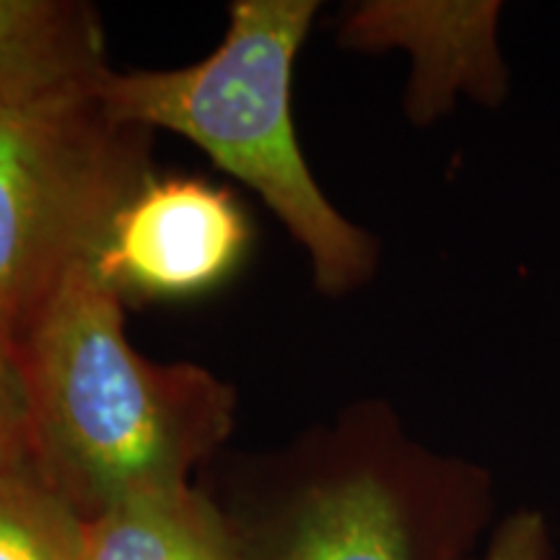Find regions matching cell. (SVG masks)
<instances>
[{
	"instance_id": "30bf717a",
	"label": "cell",
	"mask_w": 560,
	"mask_h": 560,
	"mask_svg": "<svg viewBox=\"0 0 560 560\" xmlns=\"http://www.w3.org/2000/svg\"><path fill=\"white\" fill-rule=\"evenodd\" d=\"M470 560H560L548 516L540 509H516L495 522Z\"/></svg>"
},
{
	"instance_id": "9c48e42d",
	"label": "cell",
	"mask_w": 560,
	"mask_h": 560,
	"mask_svg": "<svg viewBox=\"0 0 560 560\" xmlns=\"http://www.w3.org/2000/svg\"><path fill=\"white\" fill-rule=\"evenodd\" d=\"M0 560H83V516L32 462L0 467Z\"/></svg>"
},
{
	"instance_id": "3957f363",
	"label": "cell",
	"mask_w": 560,
	"mask_h": 560,
	"mask_svg": "<svg viewBox=\"0 0 560 560\" xmlns=\"http://www.w3.org/2000/svg\"><path fill=\"white\" fill-rule=\"evenodd\" d=\"M149 156L151 130L112 115L96 83L0 115V342L13 359L153 177Z\"/></svg>"
},
{
	"instance_id": "5b68a950",
	"label": "cell",
	"mask_w": 560,
	"mask_h": 560,
	"mask_svg": "<svg viewBox=\"0 0 560 560\" xmlns=\"http://www.w3.org/2000/svg\"><path fill=\"white\" fill-rule=\"evenodd\" d=\"M247 247V215L229 190L151 177L112 221L91 265L122 301H179L221 285Z\"/></svg>"
},
{
	"instance_id": "6da1fadb",
	"label": "cell",
	"mask_w": 560,
	"mask_h": 560,
	"mask_svg": "<svg viewBox=\"0 0 560 560\" xmlns=\"http://www.w3.org/2000/svg\"><path fill=\"white\" fill-rule=\"evenodd\" d=\"M122 304L83 265L16 353L34 470L83 520L187 486L234 429V389L198 363L140 355L125 335Z\"/></svg>"
},
{
	"instance_id": "ba28073f",
	"label": "cell",
	"mask_w": 560,
	"mask_h": 560,
	"mask_svg": "<svg viewBox=\"0 0 560 560\" xmlns=\"http://www.w3.org/2000/svg\"><path fill=\"white\" fill-rule=\"evenodd\" d=\"M83 560H249L242 537L187 486L125 499L83 520Z\"/></svg>"
},
{
	"instance_id": "8992f818",
	"label": "cell",
	"mask_w": 560,
	"mask_h": 560,
	"mask_svg": "<svg viewBox=\"0 0 560 560\" xmlns=\"http://www.w3.org/2000/svg\"><path fill=\"white\" fill-rule=\"evenodd\" d=\"M501 3H416L374 0L348 9L340 42L350 50L402 47L412 58L405 109L412 122H433L459 91L486 104L506 94V66L495 45Z\"/></svg>"
},
{
	"instance_id": "52a82bcc",
	"label": "cell",
	"mask_w": 560,
	"mask_h": 560,
	"mask_svg": "<svg viewBox=\"0 0 560 560\" xmlns=\"http://www.w3.org/2000/svg\"><path fill=\"white\" fill-rule=\"evenodd\" d=\"M104 70V32L94 5L0 0V115L94 86Z\"/></svg>"
},
{
	"instance_id": "277c9868",
	"label": "cell",
	"mask_w": 560,
	"mask_h": 560,
	"mask_svg": "<svg viewBox=\"0 0 560 560\" xmlns=\"http://www.w3.org/2000/svg\"><path fill=\"white\" fill-rule=\"evenodd\" d=\"M249 560H470L499 522L486 467L405 436L387 402H355Z\"/></svg>"
},
{
	"instance_id": "8fae6325",
	"label": "cell",
	"mask_w": 560,
	"mask_h": 560,
	"mask_svg": "<svg viewBox=\"0 0 560 560\" xmlns=\"http://www.w3.org/2000/svg\"><path fill=\"white\" fill-rule=\"evenodd\" d=\"M32 462L30 418L19 363L0 342V467Z\"/></svg>"
},
{
	"instance_id": "7a4b0ae2",
	"label": "cell",
	"mask_w": 560,
	"mask_h": 560,
	"mask_svg": "<svg viewBox=\"0 0 560 560\" xmlns=\"http://www.w3.org/2000/svg\"><path fill=\"white\" fill-rule=\"evenodd\" d=\"M317 0H236L221 45L195 66L104 70L96 94L125 122L192 140L242 179L310 255L314 283L342 296L374 278L380 244L322 192L291 117L293 62Z\"/></svg>"
}]
</instances>
